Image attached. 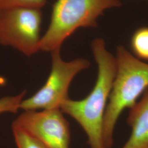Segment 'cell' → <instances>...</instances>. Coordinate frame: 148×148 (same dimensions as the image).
Here are the masks:
<instances>
[{"mask_svg":"<svg viewBox=\"0 0 148 148\" xmlns=\"http://www.w3.org/2000/svg\"><path fill=\"white\" fill-rule=\"evenodd\" d=\"M116 73L103 122L106 148L114 145V131L123 111L130 109L148 88V63L136 58L123 46L116 48Z\"/></svg>","mask_w":148,"mask_h":148,"instance_id":"cell-2","label":"cell"},{"mask_svg":"<svg viewBox=\"0 0 148 148\" xmlns=\"http://www.w3.org/2000/svg\"><path fill=\"white\" fill-rule=\"evenodd\" d=\"M12 129L18 148H49L21 130L14 127Z\"/></svg>","mask_w":148,"mask_h":148,"instance_id":"cell-10","label":"cell"},{"mask_svg":"<svg viewBox=\"0 0 148 148\" xmlns=\"http://www.w3.org/2000/svg\"><path fill=\"white\" fill-rule=\"evenodd\" d=\"M121 5L119 0H57L47 30L41 38L40 51L51 53L60 49L76 29L97 27L104 11Z\"/></svg>","mask_w":148,"mask_h":148,"instance_id":"cell-3","label":"cell"},{"mask_svg":"<svg viewBox=\"0 0 148 148\" xmlns=\"http://www.w3.org/2000/svg\"><path fill=\"white\" fill-rule=\"evenodd\" d=\"M60 108L24 111L16 118L12 127L19 128L49 148H69V122Z\"/></svg>","mask_w":148,"mask_h":148,"instance_id":"cell-6","label":"cell"},{"mask_svg":"<svg viewBox=\"0 0 148 148\" xmlns=\"http://www.w3.org/2000/svg\"><path fill=\"white\" fill-rule=\"evenodd\" d=\"M127 122L131 133L122 148H148V88L130 109Z\"/></svg>","mask_w":148,"mask_h":148,"instance_id":"cell-7","label":"cell"},{"mask_svg":"<svg viewBox=\"0 0 148 148\" xmlns=\"http://www.w3.org/2000/svg\"></svg>","mask_w":148,"mask_h":148,"instance_id":"cell-12","label":"cell"},{"mask_svg":"<svg viewBox=\"0 0 148 148\" xmlns=\"http://www.w3.org/2000/svg\"><path fill=\"white\" fill-rule=\"evenodd\" d=\"M91 49L98 68L95 85L85 98L75 101L69 98L61 104L60 109L82 128L90 148H106L103 122L116 73V60L108 51L104 40L101 38L93 40Z\"/></svg>","mask_w":148,"mask_h":148,"instance_id":"cell-1","label":"cell"},{"mask_svg":"<svg viewBox=\"0 0 148 148\" xmlns=\"http://www.w3.org/2000/svg\"><path fill=\"white\" fill-rule=\"evenodd\" d=\"M41 22L42 14L38 9L0 11V44L31 57L40 51Z\"/></svg>","mask_w":148,"mask_h":148,"instance_id":"cell-5","label":"cell"},{"mask_svg":"<svg viewBox=\"0 0 148 148\" xmlns=\"http://www.w3.org/2000/svg\"><path fill=\"white\" fill-rule=\"evenodd\" d=\"M26 93L25 90L17 95L0 98V114L5 112L16 113L21 109V102L24 99Z\"/></svg>","mask_w":148,"mask_h":148,"instance_id":"cell-11","label":"cell"},{"mask_svg":"<svg viewBox=\"0 0 148 148\" xmlns=\"http://www.w3.org/2000/svg\"><path fill=\"white\" fill-rule=\"evenodd\" d=\"M51 53L52 67L47 79L35 94L22 101L21 109L24 111L60 108L64 101L69 98V87L75 77L90 66L86 59L64 60L60 49Z\"/></svg>","mask_w":148,"mask_h":148,"instance_id":"cell-4","label":"cell"},{"mask_svg":"<svg viewBox=\"0 0 148 148\" xmlns=\"http://www.w3.org/2000/svg\"><path fill=\"white\" fill-rule=\"evenodd\" d=\"M46 3V0H0V11L19 8L40 10Z\"/></svg>","mask_w":148,"mask_h":148,"instance_id":"cell-9","label":"cell"},{"mask_svg":"<svg viewBox=\"0 0 148 148\" xmlns=\"http://www.w3.org/2000/svg\"><path fill=\"white\" fill-rule=\"evenodd\" d=\"M131 47L136 58L148 62V27H140L134 32L131 40Z\"/></svg>","mask_w":148,"mask_h":148,"instance_id":"cell-8","label":"cell"}]
</instances>
